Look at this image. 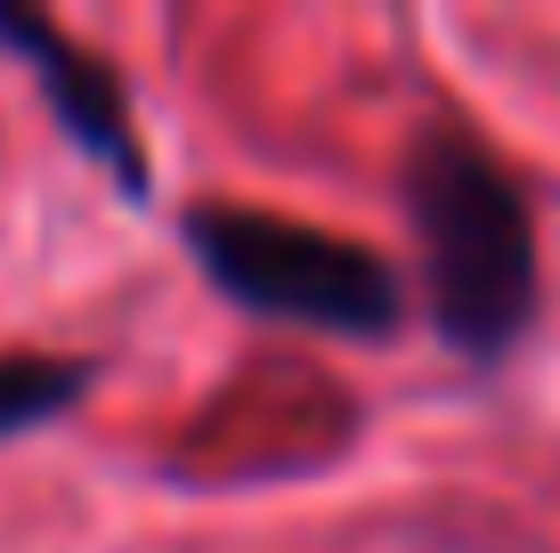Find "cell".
Here are the masks:
<instances>
[{
	"label": "cell",
	"mask_w": 560,
	"mask_h": 553,
	"mask_svg": "<svg viewBox=\"0 0 560 553\" xmlns=\"http://www.w3.org/2000/svg\"><path fill=\"white\" fill-rule=\"evenodd\" d=\"M398 204L422 253L431 334L479 375L512 367L545 318V228L528 180L488 147L479 123L431 114L398 155Z\"/></svg>",
	"instance_id": "cell-1"
},
{
	"label": "cell",
	"mask_w": 560,
	"mask_h": 553,
	"mask_svg": "<svg viewBox=\"0 0 560 553\" xmlns=\"http://www.w3.org/2000/svg\"><path fill=\"white\" fill-rule=\"evenodd\" d=\"M179 244L211 293L260 326H301L325 342H398L407 326L398 269L341 228L260 212L236 196H196L179 212Z\"/></svg>",
	"instance_id": "cell-2"
},
{
	"label": "cell",
	"mask_w": 560,
	"mask_h": 553,
	"mask_svg": "<svg viewBox=\"0 0 560 553\" xmlns=\"http://www.w3.org/2000/svg\"><path fill=\"white\" fill-rule=\"evenodd\" d=\"M0 49H9V66H25V82L42 90L57 130L114 180V196L147 204L154 196V155L139 139V114H130L122 73H114L90 42H73L49 9H16V0H0Z\"/></svg>",
	"instance_id": "cell-3"
},
{
	"label": "cell",
	"mask_w": 560,
	"mask_h": 553,
	"mask_svg": "<svg viewBox=\"0 0 560 553\" xmlns=\"http://www.w3.org/2000/svg\"><path fill=\"white\" fill-rule=\"evenodd\" d=\"M98 383H106V358H82V350H0V448L66 424Z\"/></svg>",
	"instance_id": "cell-4"
}]
</instances>
